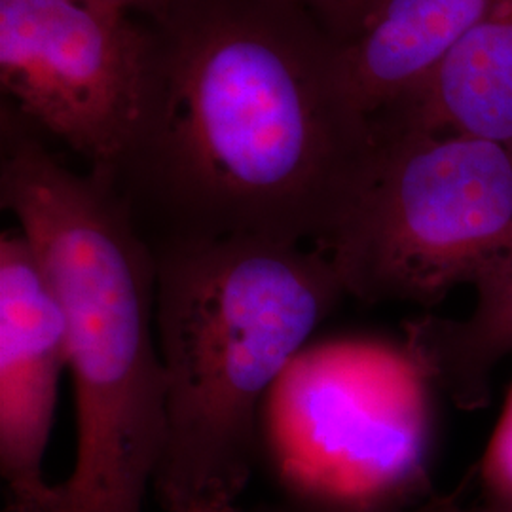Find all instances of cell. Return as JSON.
I'll use <instances>...</instances> for the list:
<instances>
[{"mask_svg": "<svg viewBox=\"0 0 512 512\" xmlns=\"http://www.w3.org/2000/svg\"><path fill=\"white\" fill-rule=\"evenodd\" d=\"M145 19L147 95L112 186L148 245L327 251L380 143L346 95L340 46L283 0H175Z\"/></svg>", "mask_w": 512, "mask_h": 512, "instance_id": "1", "label": "cell"}, {"mask_svg": "<svg viewBox=\"0 0 512 512\" xmlns=\"http://www.w3.org/2000/svg\"><path fill=\"white\" fill-rule=\"evenodd\" d=\"M0 202L63 306L76 397V463L42 512H143L164 444L156 260L128 203L76 173L2 112Z\"/></svg>", "mask_w": 512, "mask_h": 512, "instance_id": "2", "label": "cell"}, {"mask_svg": "<svg viewBox=\"0 0 512 512\" xmlns=\"http://www.w3.org/2000/svg\"><path fill=\"white\" fill-rule=\"evenodd\" d=\"M152 253L165 370L152 490L169 512L234 503L251 476L260 404L348 293L323 247L228 238Z\"/></svg>", "mask_w": 512, "mask_h": 512, "instance_id": "3", "label": "cell"}, {"mask_svg": "<svg viewBox=\"0 0 512 512\" xmlns=\"http://www.w3.org/2000/svg\"><path fill=\"white\" fill-rule=\"evenodd\" d=\"M327 251L346 293L368 304L427 308L463 285L475 289L512 262V147L380 128Z\"/></svg>", "mask_w": 512, "mask_h": 512, "instance_id": "4", "label": "cell"}, {"mask_svg": "<svg viewBox=\"0 0 512 512\" xmlns=\"http://www.w3.org/2000/svg\"><path fill=\"white\" fill-rule=\"evenodd\" d=\"M92 0H0V84L10 109L114 183L147 95V19Z\"/></svg>", "mask_w": 512, "mask_h": 512, "instance_id": "5", "label": "cell"}, {"mask_svg": "<svg viewBox=\"0 0 512 512\" xmlns=\"http://www.w3.org/2000/svg\"><path fill=\"white\" fill-rule=\"evenodd\" d=\"M69 368L63 306L21 232L0 238V471L10 512H42L52 488L42 461L61 372Z\"/></svg>", "mask_w": 512, "mask_h": 512, "instance_id": "6", "label": "cell"}, {"mask_svg": "<svg viewBox=\"0 0 512 512\" xmlns=\"http://www.w3.org/2000/svg\"><path fill=\"white\" fill-rule=\"evenodd\" d=\"M497 2L387 0L338 52L353 109L372 122L395 109Z\"/></svg>", "mask_w": 512, "mask_h": 512, "instance_id": "7", "label": "cell"}, {"mask_svg": "<svg viewBox=\"0 0 512 512\" xmlns=\"http://www.w3.org/2000/svg\"><path fill=\"white\" fill-rule=\"evenodd\" d=\"M391 112L382 128L512 147V0H499Z\"/></svg>", "mask_w": 512, "mask_h": 512, "instance_id": "8", "label": "cell"}, {"mask_svg": "<svg viewBox=\"0 0 512 512\" xmlns=\"http://www.w3.org/2000/svg\"><path fill=\"white\" fill-rule=\"evenodd\" d=\"M475 294L463 319L421 317L408 325L414 363L463 408L488 403L495 368L512 355V262Z\"/></svg>", "mask_w": 512, "mask_h": 512, "instance_id": "9", "label": "cell"}, {"mask_svg": "<svg viewBox=\"0 0 512 512\" xmlns=\"http://www.w3.org/2000/svg\"><path fill=\"white\" fill-rule=\"evenodd\" d=\"M482 503L512 509V385L478 463Z\"/></svg>", "mask_w": 512, "mask_h": 512, "instance_id": "10", "label": "cell"}, {"mask_svg": "<svg viewBox=\"0 0 512 512\" xmlns=\"http://www.w3.org/2000/svg\"><path fill=\"white\" fill-rule=\"evenodd\" d=\"M338 44L346 46L387 0H283Z\"/></svg>", "mask_w": 512, "mask_h": 512, "instance_id": "11", "label": "cell"}, {"mask_svg": "<svg viewBox=\"0 0 512 512\" xmlns=\"http://www.w3.org/2000/svg\"><path fill=\"white\" fill-rule=\"evenodd\" d=\"M469 507L458 503L454 497H429L408 505L395 507H376V509H349V507H332L323 505L308 512H467Z\"/></svg>", "mask_w": 512, "mask_h": 512, "instance_id": "12", "label": "cell"}, {"mask_svg": "<svg viewBox=\"0 0 512 512\" xmlns=\"http://www.w3.org/2000/svg\"><path fill=\"white\" fill-rule=\"evenodd\" d=\"M92 2L112 6L141 18H154L160 12H164L165 8L175 0H92Z\"/></svg>", "mask_w": 512, "mask_h": 512, "instance_id": "13", "label": "cell"}, {"mask_svg": "<svg viewBox=\"0 0 512 512\" xmlns=\"http://www.w3.org/2000/svg\"><path fill=\"white\" fill-rule=\"evenodd\" d=\"M188 512H238L234 503H217V505H202Z\"/></svg>", "mask_w": 512, "mask_h": 512, "instance_id": "14", "label": "cell"}, {"mask_svg": "<svg viewBox=\"0 0 512 512\" xmlns=\"http://www.w3.org/2000/svg\"><path fill=\"white\" fill-rule=\"evenodd\" d=\"M467 512H512V509H499V507H490V505H480V507H469Z\"/></svg>", "mask_w": 512, "mask_h": 512, "instance_id": "15", "label": "cell"}]
</instances>
